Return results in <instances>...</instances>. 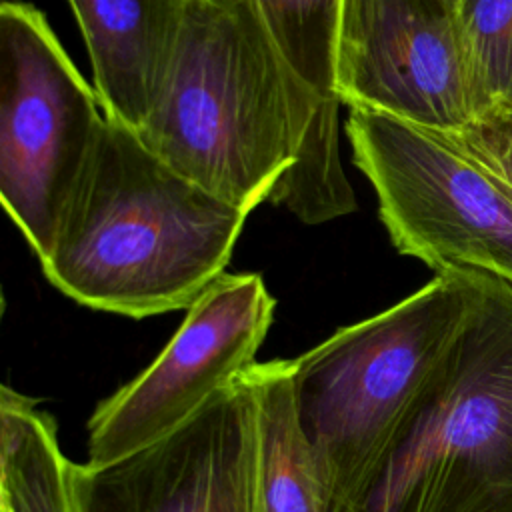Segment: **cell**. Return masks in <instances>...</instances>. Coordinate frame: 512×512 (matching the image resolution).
I'll return each instance as SVG.
<instances>
[{
	"label": "cell",
	"mask_w": 512,
	"mask_h": 512,
	"mask_svg": "<svg viewBox=\"0 0 512 512\" xmlns=\"http://www.w3.org/2000/svg\"><path fill=\"white\" fill-rule=\"evenodd\" d=\"M472 304L470 270L440 272L292 358L296 412L326 512L360 508Z\"/></svg>",
	"instance_id": "3957f363"
},
{
	"label": "cell",
	"mask_w": 512,
	"mask_h": 512,
	"mask_svg": "<svg viewBox=\"0 0 512 512\" xmlns=\"http://www.w3.org/2000/svg\"><path fill=\"white\" fill-rule=\"evenodd\" d=\"M488 168H490V174L512 196V122L506 126L500 140L496 142Z\"/></svg>",
	"instance_id": "2e32d148"
},
{
	"label": "cell",
	"mask_w": 512,
	"mask_h": 512,
	"mask_svg": "<svg viewBox=\"0 0 512 512\" xmlns=\"http://www.w3.org/2000/svg\"><path fill=\"white\" fill-rule=\"evenodd\" d=\"M300 78L334 96V44L342 0H252Z\"/></svg>",
	"instance_id": "9a60e30c"
},
{
	"label": "cell",
	"mask_w": 512,
	"mask_h": 512,
	"mask_svg": "<svg viewBox=\"0 0 512 512\" xmlns=\"http://www.w3.org/2000/svg\"><path fill=\"white\" fill-rule=\"evenodd\" d=\"M474 116L512 98V0H456Z\"/></svg>",
	"instance_id": "5bb4252c"
},
{
	"label": "cell",
	"mask_w": 512,
	"mask_h": 512,
	"mask_svg": "<svg viewBox=\"0 0 512 512\" xmlns=\"http://www.w3.org/2000/svg\"><path fill=\"white\" fill-rule=\"evenodd\" d=\"M274 308L260 274L218 276L160 354L94 408L86 424V464L116 462L188 422L256 364Z\"/></svg>",
	"instance_id": "52a82bcc"
},
{
	"label": "cell",
	"mask_w": 512,
	"mask_h": 512,
	"mask_svg": "<svg viewBox=\"0 0 512 512\" xmlns=\"http://www.w3.org/2000/svg\"><path fill=\"white\" fill-rule=\"evenodd\" d=\"M106 118L140 130L166 80L186 0H68Z\"/></svg>",
	"instance_id": "30bf717a"
},
{
	"label": "cell",
	"mask_w": 512,
	"mask_h": 512,
	"mask_svg": "<svg viewBox=\"0 0 512 512\" xmlns=\"http://www.w3.org/2000/svg\"><path fill=\"white\" fill-rule=\"evenodd\" d=\"M0 512H78L74 462L38 398L0 386Z\"/></svg>",
	"instance_id": "7c38bea8"
},
{
	"label": "cell",
	"mask_w": 512,
	"mask_h": 512,
	"mask_svg": "<svg viewBox=\"0 0 512 512\" xmlns=\"http://www.w3.org/2000/svg\"><path fill=\"white\" fill-rule=\"evenodd\" d=\"M246 372L146 448L100 466L74 462L78 512H252L256 434Z\"/></svg>",
	"instance_id": "9c48e42d"
},
{
	"label": "cell",
	"mask_w": 512,
	"mask_h": 512,
	"mask_svg": "<svg viewBox=\"0 0 512 512\" xmlns=\"http://www.w3.org/2000/svg\"><path fill=\"white\" fill-rule=\"evenodd\" d=\"M448 2H450V4H452V6H454V2H456V0H448Z\"/></svg>",
	"instance_id": "e0dca14e"
},
{
	"label": "cell",
	"mask_w": 512,
	"mask_h": 512,
	"mask_svg": "<svg viewBox=\"0 0 512 512\" xmlns=\"http://www.w3.org/2000/svg\"><path fill=\"white\" fill-rule=\"evenodd\" d=\"M340 106L338 98L322 100L304 132L294 164L266 198L306 224L328 222L356 210V198L340 160Z\"/></svg>",
	"instance_id": "4fadbf2b"
},
{
	"label": "cell",
	"mask_w": 512,
	"mask_h": 512,
	"mask_svg": "<svg viewBox=\"0 0 512 512\" xmlns=\"http://www.w3.org/2000/svg\"><path fill=\"white\" fill-rule=\"evenodd\" d=\"M254 398L252 512H326L310 444L294 402L292 358L248 368Z\"/></svg>",
	"instance_id": "8fae6325"
},
{
	"label": "cell",
	"mask_w": 512,
	"mask_h": 512,
	"mask_svg": "<svg viewBox=\"0 0 512 512\" xmlns=\"http://www.w3.org/2000/svg\"><path fill=\"white\" fill-rule=\"evenodd\" d=\"M324 98L290 66L252 0H186L160 96L138 136L248 214L294 164Z\"/></svg>",
	"instance_id": "7a4b0ae2"
},
{
	"label": "cell",
	"mask_w": 512,
	"mask_h": 512,
	"mask_svg": "<svg viewBox=\"0 0 512 512\" xmlns=\"http://www.w3.org/2000/svg\"><path fill=\"white\" fill-rule=\"evenodd\" d=\"M340 104L438 132L474 118L448 0H342L334 44Z\"/></svg>",
	"instance_id": "ba28073f"
},
{
	"label": "cell",
	"mask_w": 512,
	"mask_h": 512,
	"mask_svg": "<svg viewBox=\"0 0 512 512\" xmlns=\"http://www.w3.org/2000/svg\"><path fill=\"white\" fill-rule=\"evenodd\" d=\"M248 212L106 118L42 272L74 302L134 320L188 310L226 272Z\"/></svg>",
	"instance_id": "6da1fadb"
},
{
	"label": "cell",
	"mask_w": 512,
	"mask_h": 512,
	"mask_svg": "<svg viewBox=\"0 0 512 512\" xmlns=\"http://www.w3.org/2000/svg\"><path fill=\"white\" fill-rule=\"evenodd\" d=\"M474 304L356 512H512V282Z\"/></svg>",
	"instance_id": "277c9868"
},
{
	"label": "cell",
	"mask_w": 512,
	"mask_h": 512,
	"mask_svg": "<svg viewBox=\"0 0 512 512\" xmlns=\"http://www.w3.org/2000/svg\"><path fill=\"white\" fill-rule=\"evenodd\" d=\"M106 114L32 4L0 6V198L38 260L58 236Z\"/></svg>",
	"instance_id": "5b68a950"
},
{
	"label": "cell",
	"mask_w": 512,
	"mask_h": 512,
	"mask_svg": "<svg viewBox=\"0 0 512 512\" xmlns=\"http://www.w3.org/2000/svg\"><path fill=\"white\" fill-rule=\"evenodd\" d=\"M344 130L400 254L436 274L512 282V196L476 158L446 132L380 112L350 108Z\"/></svg>",
	"instance_id": "8992f818"
}]
</instances>
